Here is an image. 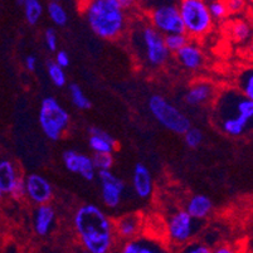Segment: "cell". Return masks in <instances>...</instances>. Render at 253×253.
Returning <instances> with one entry per match:
<instances>
[{"mask_svg":"<svg viewBox=\"0 0 253 253\" xmlns=\"http://www.w3.org/2000/svg\"><path fill=\"white\" fill-rule=\"evenodd\" d=\"M92 163L97 171H106L114 167V156L112 154H93Z\"/></svg>","mask_w":253,"mask_h":253,"instance_id":"29","label":"cell"},{"mask_svg":"<svg viewBox=\"0 0 253 253\" xmlns=\"http://www.w3.org/2000/svg\"><path fill=\"white\" fill-rule=\"evenodd\" d=\"M231 36L236 42H246L251 37V25L243 19L236 20L231 25Z\"/></svg>","mask_w":253,"mask_h":253,"instance_id":"24","label":"cell"},{"mask_svg":"<svg viewBox=\"0 0 253 253\" xmlns=\"http://www.w3.org/2000/svg\"><path fill=\"white\" fill-rule=\"evenodd\" d=\"M44 42L50 52H57V48H58V36H57V32L54 29L48 28L44 32Z\"/></svg>","mask_w":253,"mask_h":253,"instance_id":"33","label":"cell"},{"mask_svg":"<svg viewBox=\"0 0 253 253\" xmlns=\"http://www.w3.org/2000/svg\"><path fill=\"white\" fill-rule=\"evenodd\" d=\"M10 195L14 199H22L23 197L25 195V186H24V178L20 175V178L18 179L17 184L14 185L13 190L10 192Z\"/></svg>","mask_w":253,"mask_h":253,"instance_id":"37","label":"cell"},{"mask_svg":"<svg viewBox=\"0 0 253 253\" xmlns=\"http://www.w3.org/2000/svg\"><path fill=\"white\" fill-rule=\"evenodd\" d=\"M19 178L20 174L17 167L9 160L1 159L0 160V189L1 192L4 194H10Z\"/></svg>","mask_w":253,"mask_h":253,"instance_id":"19","label":"cell"},{"mask_svg":"<svg viewBox=\"0 0 253 253\" xmlns=\"http://www.w3.org/2000/svg\"><path fill=\"white\" fill-rule=\"evenodd\" d=\"M180 253H211V250L204 243L192 242L184 246Z\"/></svg>","mask_w":253,"mask_h":253,"instance_id":"34","label":"cell"},{"mask_svg":"<svg viewBox=\"0 0 253 253\" xmlns=\"http://www.w3.org/2000/svg\"><path fill=\"white\" fill-rule=\"evenodd\" d=\"M145 61L151 67H162L168 62L170 53L164 43V36L156 32L151 25H145L140 32Z\"/></svg>","mask_w":253,"mask_h":253,"instance_id":"7","label":"cell"},{"mask_svg":"<svg viewBox=\"0 0 253 253\" xmlns=\"http://www.w3.org/2000/svg\"><path fill=\"white\" fill-rule=\"evenodd\" d=\"M73 227L86 253H109L114 246V223L95 204H84L76 211Z\"/></svg>","mask_w":253,"mask_h":253,"instance_id":"1","label":"cell"},{"mask_svg":"<svg viewBox=\"0 0 253 253\" xmlns=\"http://www.w3.org/2000/svg\"><path fill=\"white\" fill-rule=\"evenodd\" d=\"M25 195L29 198L32 203L37 206L49 204L53 197V188L47 178L41 174H29L24 179Z\"/></svg>","mask_w":253,"mask_h":253,"instance_id":"10","label":"cell"},{"mask_svg":"<svg viewBox=\"0 0 253 253\" xmlns=\"http://www.w3.org/2000/svg\"><path fill=\"white\" fill-rule=\"evenodd\" d=\"M3 195H4V193L1 192V189H0V201H1V199H3Z\"/></svg>","mask_w":253,"mask_h":253,"instance_id":"41","label":"cell"},{"mask_svg":"<svg viewBox=\"0 0 253 253\" xmlns=\"http://www.w3.org/2000/svg\"><path fill=\"white\" fill-rule=\"evenodd\" d=\"M50 22L57 27H64L68 23V11L59 1H49L45 6Z\"/></svg>","mask_w":253,"mask_h":253,"instance_id":"22","label":"cell"},{"mask_svg":"<svg viewBox=\"0 0 253 253\" xmlns=\"http://www.w3.org/2000/svg\"><path fill=\"white\" fill-rule=\"evenodd\" d=\"M150 25L162 36L184 33L183 22L176 4H162L154 6L149 14Z\"/></svg>","mask_w":253,"mask_h":253,"instance_id":"6","label":"cell"},{"mask_svg":"<svg viewBox=\"0 0 253 253\" xmlns=\"http://www.w3.org/2000/svg\"><path fill=\"white\" fill-rule=\"evenodd\" d=\"M225 5L228 9V14H237V13H241V11L245 9L246 3L243 0H229V1H225Z\"/></svg>","mask_w":253,"mask_h":253,"instance_id":"36","label":"cell"},{"mask_svg":"<svg viewBox=\"0 0 253 253\" xmlns=\"http://www.w3.org/2000/svg\"><path fill=\"white\" fill-rule=\"evenodd\" d=\"M56 223V211L50 204L38 206L33 213V229L39 237H45L52 232Z\"/></svg>","mask_w":253,"mask_h":253,"instance_id":"13","label":"cell"},{"mask_svg":"<svg viewBox=\"0 0 253 253\" xmlns=\"http://www.w3.org/2000/svg\"><path fill=\"white\" fill-rule=\"evenodd\" d=\"M38 121L43 134L52 141H57L70 125V114L57 98L49 96L41 102Z\"/></svg>","mask_w":253,"mask_h":253,"instance_id":"4","label":"cell"},{"mask_svg":"<svg viewBox=\"0 0 253 253\" xmlns=\"http://www.w3.org/2000/svg\"><path fill=\"white\" fill-rule=\"evenodd\" d=\"M175 54L179 63L188 71H198L204 63L203 52L195 43L188 42Z\"/></svg>","mask_w":253,"mask_h":253,"instance_id":"15","label":"cell"},{"mask_svg":"<svg viewBox=\"0 0 253 253\" xmlns=\"http://www.w3.org/2000/svg\"><path fill=\"white\" fill-rule=\"evenodd\" d=\"M189 42V38L185 36V33L181 34H169L164 37V43L169 53H176Z\"/></svg>","mask_w":253,"mask_h":253,"instance_id":"25","label":"cell"},{"mask_svg":"<svg viewBox=\"0 0 253 253\" xmlns=\"http://www.w3.org/2000/svg\"><path fill=\"white\" fill-rule=\"evenodd\" d=\"M184 211L194 220H203L208 218V215L213 211V203H211V198L207 195L195 194L188 201L186 208Z\"/></svg>","mask_w":253,"mask_h":253,"instance_id":"17","label":"cell"},{"mask_svg":"<svg viewBox=\"0 0 253 253\" xmlns=\"http://www.w3.org/2000/svg\"><path fill=\"white\" fill-rule=\"evenodd\" d=\"M119 3H120V5H121V8H123L124 10H126L128 6L134 5V1H132V0H119Z\"/></svg>","mask_w":253,"mask_h":253,"instance_id":"40","label":"cell"},{"mask_svg":"<svg viewBox=\"0 0 253 253\" xmlns=\"http://www.w3.org/2000/svg\"><path fill=\"white\" fill-rule=\"evenodd\" d=\"M77 174L88 181L95 179V176L97 175V170H96L95 167H93L91 156L81 154V162H80V168H78Z\"/></svg>","mask_w":253,"mask_h":253,"instance_id":"26","label":"cell"},{"mask_svg":"<svg viewBox=\"0 0 253 253\" xmlns=\"http://www.w3.org/2000/svg\"><path fill=\"white\" fill-rule=\"evenodd\" d=\"M211 253H237V251L232 246L220 245L215 247L214 250H211Z\"/></svg>","mask_w":253,"mask_h":253,"instance_id":"39","label":"cell"},{"mask_svg":"<svg viewBox=\"0 0 253 253\" xmlns=\"http://www.w3.org/2000/svg\"><path fill=\"white\" fill-rule=\"evenodd\" d=\"M203 132L197 127H190L184 134V142L190 149H197L203 142Z\"/></svg>","mask_w":253,"mask_h":253,"instance_id":"32","label":"cell"},{"mask_svg":"<svg viewBox=\"0 0 253 253\" xmlns=\"http://www.w3.org/2000/svg\"><path fill=\"white\" fill-rule=\"evenodd\" d=\"M186 37L201 38L213 27L208 5L203 0H183L178 5Z\"/></svg>","mask_w":253,"mask_h":253,"instance_id":"3","label":"cell"},{"mask_svg":"<svg viewBox=\"0 0 253 253\" xmlns=\"http://www.w3.org/2000/svg\"><path fill=\"white\" fill-rule=\"evenodd\" d=\"M25 68L29 71V72H34L37 68V57L36 56H28L24 61Z\"/></svg>","mask_w":253,"mask_h":253,"instance_id":"38","label":"cell"},{"mask_svg":"<svg viewBox=\"0 0 253 253\" xmlns=\"http://www.w3.org/2000/svg\"><path fill=\"white\" fill-rule=\"evenodd\" d=\"M114 231L120 238L126 241L136 238L141 231V217L137 214H126L119 218L114 224Z\"/></svg>","mask_w":253,"mask_h":253,"instance_id":"16","label":"cell"},{"mask_svg":"<svg viewBox=\"0 0 253 253\" xmlns=\"http://www.w3.org/2000/svg\"><path fill=\"white\" fill-rule=\"evenodd\" d=\"M62 159H63V164L66 169L68 171L77 174L80 162H81V154L75 150H66L62 155Z\"/></svg>","mask_w":253,"mask_h":253,"instance_id":"28","label":"cell"},{"mask_svg":"<svg viewBox=\"0 0 253 253\" xmlns=\"http://www.w3.org/2000/svg\"><path fill=\"white\" fill-rule=\"evenodd\" d=\"M97 176L101 183V197L103 204L107 208H117L123 201L125 183L119 176L115 175L111 170L97 171Z\"/></svg>","mask_w":253,"mask_h":253,"instance_id":"9","label":"cell"},{"mask_svg":"<svg viewBox=\"0 0 253 253\" xmlns=\"http://www.w3.org/2000/svg\"><path fill=\"white\" fill-rule=\"evenodd\" d=\"M120 253H171L167 246L148 237H136L126 241Z\"/></svg>","mask_w":253,"mask_h":253,"instance_id":"12","label":"cell"},{"mask_svg":"<svg viewBox=\"0 0 253 253\" xmlns=\"http://www.w3.org/2000/svg\"><path fill=\"white\" fill-rule=\"evenodd\" d=\"M250 121L239 116H228L222 119V130L229 136H241L246 132Z\"/></svg>","mask_w":253,"mask_h":253,"instance_id":"20","label":"cell"},{"mask_svg":"<svg viewBox=\"0 0 253 253\" xmlns=\"http://www.w3.org/2000/svg\"><path fill=\"white\" fill-rule=\"evenodd\" d=\"M70 96L72 103L78 110H88L91 107V101L77 84H70Z\"/></svg>","mask_w":253,"mask_h":253,"instance_id":"23","label":"cell"},{"mask_svg":"<svg viewBox=\"0 0 253 253\" xmlns=\"http://www.w3.org/2000/svg\"><path fill=\"white\" fill-rule=\"evenodd\" d=\"M195 232V220L184 209L174 211L167 222V234L171 243L185 246L192 241Z\"/></svg>","mask_w":253,"mask_h":253,"instance_id":"8","label":"cell"},{"mask_svg":"<svg viewBox=\"0 0 253 253\" xmlns=\"http://www.w3.org/2000/svg\"><path fill=\"white\" fill-rule=\"evenodd\" d=\"M214 93L213 86L207 82H201V84H195L188 89V92L184 96V100L188 105L190 106H199L207 103Z\"/></svg>","mask_w":253,"mask_h":253,"instance_id":"18","label":"cell"},{"mask_svg":"<svg viewBox=\"0 0 253 253\" xmlns=\"http://www.w3.org/2000/svg\"><path fill=\"white\" fill-rule=\"evenodd\" d=\"M23 9L27 23L31 25L38 24L44 13V6L39 0H23Z\"/></svg>","mask_w":253,"mask_h":253,"instance_id":"21","label":"cell"},{"mask_svg":"<svg viewBox=\"0 0 253 253\" xmlns=\"http://www.w3.org/2000/svg\"><path fill=\"white\" fill-rule=\"evenodd\" d=\"M132 188L136 195L141 199H148L154 192V181L150 170L145 164L135 165L132 172Z\"/></svg>","mask_w":253,"mask_h":253,"instance_id":"11","label":"cell"},{"mask_svg":"<svg viewBox=\"0 0 253 253\" xmlns=\"http://www.w3.org/2000/svg\"><path fill=\"white\" fill-rule=\"evenodd\" d=\"M87 24L100 38L114 41L126 28V13L119 0H92L84 5Z\"/></svg>","mask_w":253,"mask_h":253,"instance_id":"2","label":"cell"},{"mask_svg":"<svg viewBox=\"0 0 253 253\" xmlns=\"http://www.w3.org/2000/svg\"><path fill=\"white\" fill-rule=\"evenodd\" d=\"M207 5H208L209 14H211L213 22L214 20H223L228 15V9H227V5H225V1L215 0V1L207 3Z\"/></svg>","mask_w":253,"mask_h":253,"instance_id":"30","label":"cell"},{"mask_svg":"<svg viewBox=\"0 0 253 253\" xmlns=\"http://www.w3.org/2000/svg\"><path fill=\"white\" fill-rule=\"evenodd\" d=\"M239 88H241L243 97L253 101V75L251 70L246 71L242 77H241V80H239Z\"/></svg>","mask_w":253,"mask_h":253,"instance_id":"31","label":"cell"},{"mask_svg":"<svg viewBox=\"0 0 253 253\" xmlns=\"http://www.w3.org/2000/svg\"><path fill=\"white\" fill-rule=\"evenodd\" d=\"M88 145L93 154H112L116 150L117 141L105 130L92 126L89 127Z\"/></svg>","mask_w":253,"mask_h":253,"instance_id":"14","label":"cell"},{"mask_svg":"<svg viewBox=\"0 0 253 253\" xmlns=\"http://www.w3.org/2000/svg\"><path fill=\"white\" fill-rule=\"evenodd\" d=\"M47 73L54 86L63 87L64 84H67V76H66V72H64L63 68L57 66L54 62H49V63L47 64Z\"/></svg>","mask_w":253,"mask_h":253,"instance_id":"27","label":"cell"},{"mask_svg":"<svg viewBox=\"0 0 253 253\" xmlns=\"http://www.w3.org/2000/svg\"><path fill=\"white\" fill-rule=\"evenodd\" d=\"M54 63L57 66H59L61 68H67L71 63V58H70V54H68L66 50H57L56 53V58H54Z\"/></svg>","mask_w":253,"mask_h":253,"instance_id":"35","label":"cell"},{"mask_svg":"<svg viewBox=\"0 0 253 253\" xmlns=\"http://www.w3.org/2000/svg\"><path fill=\"white\" fill-rule=\"evenodd\" d=\"M149 110L160 125L174 134L184 135L192 127L189 119L163 96H151L149 100Z\"/></svg>","mask_w":253,"mask_h":253,"instance_id":"5","label":"cell"}]
</instances>
